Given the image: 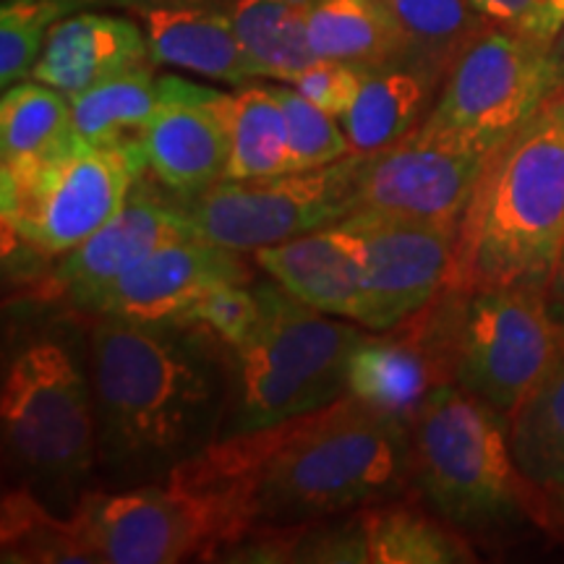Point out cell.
<instances>
[{
    "label": "cell",
    "mask_w": 564,
    "mask_h": 564,
    "mask_svg": "<svg viewBox=\"0 0 564 564\" xmlns=\"http://www.w3.org/2000/svg\"><path fill=\"white\" fill-rule=\"evenodd\" d=\"M194 238L186 223L171 209L165 196L141 178L129 202L97 228L87 241L58 257V264L47 285L66 295L74 308H82L91 295L108 288L141 259L150 257L160 246Z\"/></svg>",
    "instance_id": "ac0fdd59"
},
{
    "label": "cell",
    "mask_w": 564,
    "mask_h": 564,
    "mask_svg": "<svg viewBox=\"0 0 564 564\" xmlns=\"http://www.w3.org/2000/svg\"><path fill=\"white\" fill-rule=\"evenodd\" d=\"M144 175L139 141L100 147L79 137L40 158L0 165L6 241L63 257L102 228Z\"/></svg>",
    "instance_id": "52a82bcc"
},
{
    "label": "cell",
    "mask_w": 564,
    "mask_h": 564,
    "mask_svg": "<svg viewBox=\"0 0 564 564\" xmlns=\"http://www.w3.org/2000/svg\"><path fill=\"white\" fill-rule=\"evenodd\" d=\"M564 246V89L499 147L457 230L449 288H539Z\"/></svg>",
    "instance_id": "3957f363"
},
{
    "label": "cell",
    "mask_w": 564,
    "mask_h": 564,
    "mask_svg": "<svg viewBox=\"0 0 564 564\" xmlns=\"http://www.w3.org/2000/svg\"><path fill=\"white\" fill-rule=\"evenodd\" d=\"M364 249V291L356 324L387 333L426 308L449 285L457 230L382 209L343 220Z\"/></svg>",
    "instance_id": "7c38bea8"
},
{
    "label": "cell",
    "mask_w": 564,
    "mask_h": 564,
    "mask_svg": "<svg viewBox=\"0 0 564 564\" xmlns=\"http://www.w3.org/2000/svg\"><path fill=\"white\" fill-rule=\"evenodd\" d=\"M546 68H549V87L554 91L564 89V24L560 32L554 34V40L546 47Z\"/></svg>",
    "instance_id": "d590c367"
},
{
    "label": "cell",
    "mask_w": 564,
    "mask_h": 564,
    "mask_svg": "<svg viewBox=\"0 0 564 564\" xmlns=\"http://www.w3.org/2000/svg\"><path fill=\"white\" fill-rule=\"evenodd\" d=\"M465 295L447 285L426 308L394 329L373 335L366 329L350 352L348 394L413 423L436 387L455 384Z\"/></svg>",
    "instance_id": "4fadbf2b"
},
{
    "label": "cell",
    "mask_w": 564,
    "mask_h": 564,
    "mask_svg": "<svg viewBox=\"0 0 564 564\" xmlns=\"http://www.w3.org/2000/svg\"><path fill=\"white\" fill-rule=\"evenodd\" d=\"M510 449L518 474L533 489L564 486V335L554 361L510 415Z\"/></svg>",
    "instance_id": "cb8c5ba5"
},
{
    "label": "cell",
    "mask_w": 564,
    "mask_h": 564,
    "mask_svg": "<svg viewBox=\"0 0 564 564\" xmlns=\"http://www.w3.org/2000/svg\"><path fill=\"white\" fill-rule=\"evenodd\" d=\"M474 6L494 26L518 32L546 47L564 24L556 0H474Z\"/></svg>",
    "instance_id": "e575fe53"
},
{
    "label": "cell",
    "mask_w": 564,
    "mask_h": 564,
    "mask_svg": "<svg viewBox=\"0 0 564 564\" xmlns=\"http://www.w3.org/2000/svg\"><path fill=\"white\" fill-rule=\"evenodd\" d=\"M167 481L212 499L232 544L251 528L306 525L403 497L413 489L411 421L345 394L303 419L217 440Z\"/></svg>",
    "instance_id": "6da1fadb"
},
{
    "label": "cell",
    "mask_w": 564,
    "mask_h": 564,
    "mask_svg": "<svg viewBox=\"0 0 564 564\" xmlns=\"http://www.w3.org/2000/svg\"><path fill=\"white\" fill-rule=\"evenodd\" d=\"M253 262L293 299L356 322L364 291V249L343 223L253 251Z\"/></svg>",
    "instance_id": "ffe728a7"
},
{
    "label": "cell",
    "mask_w": 564,
    "mask_h": 564,
    "mask_svg": "<svg viewBox=\"0 0 564 564\" xmlns=\"http://www.w3.org/2000/svg\"><path fill=\"white\" fill-rule=\"evenodd\" d=\"M549 306L556 316V322L564 324V246L560 253V262H556V270L552 274V282H549Z\"/></svg>",
    "instance_id": "8d00e7d4"
},
{
    "label": "cell",
    "mask_w": 564,
    "mask_h": 564,
    "mask_svg": "<svg viewBox=\"0 0 564 564\" xmlns=\"http://www.w3.org/2000/svg\"><path fill=\"white\" fill-rule=\"evenodd\" d=\"M556 512H560L564 518V486L560 491H556Z\"/></svg>",
    "instance_id": "74e56055"
},
{
    "label": "cell",
    "mask_w": 564,
    "mask_h": 564,
    "mask_svg": "<svg viewBox=\"0 0 564 564\" xmlns=\"http://www.w3.org/2000/svg\"><path fill=\"white\" fill-rule=\"evenodd\" d=\"M87 0H3L0 9V84L32 76L47 34L61 19L82 9Z\"/></svg>",
    "instance_id": "4dcf8cb0"
},
{
    "label": "cell",
    "mask_w": 564,
    "mask_h": 564,
    "mask_svg": "<svg viewBox=\"0 0 564 564\" xmlns=\"http://www.w3.org/2000/svg\"><path fill=\"white\" fill-rule=\"evenodd\" d=\"M272 89L288 118L291 173L316 171V167L333 165L352 154L343 123H337L335 116L316 108L312 100H306L295 87H288L285 82L272 84Z\"/></svg>",
    "instance_id": "1f68e13d"
},
{
    "label": "cell",
    "mask_w": 564,
    "mask_h": 564,
    "mask_svg": "<svg viewBox=\"0 0 564 564\" xmlns=\"http://www.w3.org/2000/svg\"><path fill=\"white\" fill-rule=\"evenodd\" d=\"M556 3H560V11H562V17H564V0H556Z\"/></svg>",
    "instance_id": "f35d334b"
},
{
    "label": "cell",
    "mask_w": 564,
    "mask_h": 564,
    "mask_svg": "<svg viewBox=\"0 0 564 564\" xmlns=\"http://www.w3.org/2000/svg\"><path fill=\"white\" fill-rule=\"evenodd\" d=\"M474 554L436 514L392 502L293 525L285 562L345 564H460Z\"/></svg>",
    "instance_id": "5bb4252c"
},
{
    "label": "cell",
    "mask_w": 564,
    "mask_h": 564,
    "mask_svg": "<svg viewBox=\"0 0 564 564\" xmlns=\"http://www.w3.org/2000/svg\"><path fill=\"white\" fill-rule=\"evenodd\" d=\"M160 108L139 133L147 173L171 194L207 192L228 173L230 95L181 76H160Z\"/></svg>",
    "instance_id": "2e32d148"
},
{
    "label": "cell",
    "mask_w": 564,
    "mask_h": 564,
    "mask_svg": "<svg viewBox=\"0 0 564 564\" xmlns=\"http://www.w3.org/2000/svg\"><path fill=\"white\" fill-rule=\"evenodd\" d=\"M0 552L6 564L97 562L70 514H55L37 494L6 491L0 507Z\"/></svg>",
    "instance_id": "f1b7e54d"
},
{
    "label": "cell",
    "mask_w": 564,
    "mask_h": 564,
    "mask_svg": "<svg viewBox=\"0 0 564 564\" xmlns=\"http://www.w3.org/2000/svg\"><path fill=\"white\" fill-rule=\"evenodd\" d=\"M564 324L539 288H489L465 295L455 384L502 415L514 413L554 361Z\"/></svg>",
    "instance_id": "30bf717a"
},
{
    "label": "cell",
    "mask_w": 564,
    "mask_h": 564,
    "mask_svg": "<svg viewBox=\"0 0 564 564\" xmlns=\"http://www.w3.org/2000/svg\"><path fill=\"white\" fill-rule=\"evenodd\" d=\"M405 34V66L440 91L457 58L494 26L474 0H392Z\"/></svg>",
    "instance_id": "d4e9b609"
},
{
    "label": "cell",
    "mask_w": 564,
    "mask_h": 564,
    "mask_svg": "<svg viewBox=\"0 0 564 564\" xmlns=\"http://www.w3.org/2000/svg\"><path fill=\"white\" fill-rule=\"evenodd\" d=\"M369 154H348L316 171L272 178H223L207 192L178 196L162 188L194 238L232 251H257L343 223L361 204Z\"/></svg>",
    "instance_id": "ba28073f"
},
{
    "label": "cell",
    "mask_w": 564,
    "mask_h": 564,
    "mask_svg": "<svg viewBox=\"0 0 564 564\" xmlns=\"http://www.w3.org/2000/svg\"><path fill=\"white\" fill-rule=\"evenodd\" d=\"M68 100L76 137L100 147L123 144L139 141L141 129L160 108L162 82L154 76V63H147Z\"/></svg>",
    "instance_id": "83f0119b"
},
{
    "label": "cell",
    "mask_w": 564,
    "mask_h": 564,
    "mask_svg": "<svg viewBox=\"0 0 564 564\" xmlns=\"http://www.w3.org/2000/svg\"><path fill=\"white\" fill-rule=\"evenodd\" d=\"M87 369L97 468L112 489L167 481L220 440L228 348L202 327L95 316Z\"/></svg>",
    "instance_id": "7a4b0ae2"
},
{
    "label": "cell",
    "mask_w": 564,
    "mask_h": 564,
    "mask_svg": "<svg viewBox=\"0 0 564 564\" xmlns=\"http://www.w3.org/2000/svg\"><path fill=\"white\" fill-rule=\"evenodd\" d=\"M253 288L262 322L228 350L230 394L220 440L264 432L345 398L350 352L366 335L361 324L316 312L274 280Z\"/></svg>",
    "instance_id": "277c9868"
},
{
    "label": "cell",
    "mask_w": 564,
    "mask_h": 564,
    "mask_svg": "<svg viewBox=\"0 0 564 564\" xmlns=\"http://www.w3.org/2000/svg\"><path fill=\"white\" fill-rule=\"evenodd\" d=\"M494 154L434 144L408 133L400 144L366 158L358 209L460 228Z\"/></svg>",
    "instance_id": "9a60e30c"
},
{
    "label": "cell",
    "mask_w": 564,
    "mask_h": 564,
    "mask_svg": "<svg viewBox=\"0 0 564 564\" xmlns=\"http://www.w3.org/2000/svg\"><path fill=\"white\" fill-rule=\"evenodd\" d=\"M76 137L70 100L42 82H19L0 100V165L32 160Z\"/></svg>",
    "instance_id": "f546056e"
},
{
    "label": "cell",
    "mask_w": 564,
    "mask_h": 564,
    "mask_svg": "<svg viewBox=\"0 0 564 564\" xmlns=\"http://www.w3.org/2000/svg\"><path fill=\"white\" fill-rule=\"evenodd\" d=\"M3 449L47 507L79 502L97 468V413L89 369L53 337L24 345L6 369ZM74 512V505H70Z\"/></svg>",
    "instance_id": "5b68a950"
},
{
    "label": "cell",
    "mask_w": 564,
    "mask_h": 564,
    "mask_svg": "<svg viewBox=\"0 0 564 564\" xmlns=\"http://www.w3.org/2000/svg\"><path fill=\"white\" fill-rule=\"evenodd\" d=\"M230 160L225 178L253 181L291 173L285 110L272 84H243L228 97Z\"/></svg>",
    "instance_id": "4316f807"
},
{
    "label": "cell",
    "mask_w": 564,
    "mask_h": 564,
    "mask_svg": "<svg viewBox=\"0 0 564 564\" xmlns=\"http://www.w3.org/2000/svg\"><path fill=\"white\" fill-rule=\"evenodd\" d=\"M364 84V68L350 66V63L316 58L291 82V87L301 91L306 100L322 108L329 116L343 118L352 108L358 91Z\"/></svg>",
    "instance_id": "836d02e7"
},
{
    "label": "cell",
    "mask_w": 564,
    "mask_h": 564,
    "mask_svg": "<svg viewBox=\"0 0 564 564\" xmlns=\"http://www.w3.org/2000/svg\"><path fill=\"white\" fill-rule=\"evenodd\" d=\"M308 45L316 58L364 70L405 66V34L392 0H308Z\"/></svg>",
    "instance_id": "7402d4cb"
},
{
    "label": "cell",
    "mask_w": 564,
    "mask_h": 564,
    "mask_svg": "<svg viewBox=\"0 0 564 564\" xmlns=\"http://www.w3.org/2000/svg\"><path fill=\"white\" fill-rule=\"evenodd\" d=\"M436 89L408 66L364 70L352 108L340 118L352 154H377L400 144L423 121Z\"/></svg>",
    "instance_id": "603a6c76"
},
{
    "label": "cell",
    "mask_w": 564,
    "mask_h": 564,
    "mask_svg": "<svg viewBox=\"0 0 564 564\" xmlns=\"http://www.w3.org/2000/svg\"><path fill=\"white\" fill-rule=\"evenodd\" d=\"M413 489L455 528H491L520 514L523 476L512 460L510 419L442 384L411 423Z\"/></svg>",
    "instance_id": "8992f818"
},
{
    "label": "cell",
    "mask_w": 564,
    "mask_h": 564,
    "mask_svg": "<svg viewBox=\"0 0 564 564\" xmlns=\"http://www.w3.org/2000/svg\"><path fill=\"white\" fill-rule=\"evenodd\" d=\"M306 17L308 0H230L232 30L262 79L291 84L316 61Z\"/></svg>",
    "instance_id": "484cf974"
},
{
    "label": "cell",
    "mask_w": 564,
    "mask_h": 564,
    "mask_svg": "<svg viewBox=\"0 0 564 564\" xmlns=\"http://www.w3.org/2000/svg\"><path fill=\"white\" fill-rule=\"evenodd\" d=\"M70 518L97 562L108 564L212 560L225 544L223 514L215 502L173 481L84 491Z\"/></svg>",
    "instance_id": "8fae6325"
},
{
    "label": "cell",
    "mask_w": 564,
    "mask_h": 564,
    "mask_svg": "<svg viewBox=\"0 0 564 564\" xmlns=\"http://www.w3.org/2000/svg\"><path fill=\"white\" fill-rule=\"evenodd\" d=\"M141 17L152 61L243 87L259 79V70L232 30L230 6L212 0H129Z\"/></svg>",
    "instance_id": "d6986e66"
},
{
    "label": "cell",
    "mask_w": 564,
    "mask_h": 564,
    "mask_svg": "<svg viewBox=\"0 0 564 564\" xmlns=\"http://www.w3.org/2000/svg\"><path fill=\"white\" fill-rule=\"evenodd\" d=\"M147 63H154L150 42L137 21L110 13H70L47 34L32 79L74 97Z\"/></svg>",
    "instance_id": "44dd1931"
},
{
    "label": "cell",
    "mask_w": 564,
    "mask_h": 564,
    "mask_svg": "<svg viewBox=\"0 0 564 564\" xmlns=\"http://www.w3.org/2000/svg\"><path fill=\"white\" fill-rule=\"evenodd\" d=\"M549 95L546 45L489 26L457 58L411 137L494 154Z\"/></svg>",
    "instance_id": "9c48e42d"
},
{
    "label": "cell",
    "mask_w": 564,
    "mask_h": 564,
    "mask_svg": "<svg viewBox=\"0 0 564 564\" xmlns=\"http://www.w3.org/2000/svg\"><path fill=\"white\" fill-rule=\"evenodd\" d=\"M241 253L202 238L165 243L100 293L91 295L82 308L95 316L171 322L215 285L223 282L249 285L253 272Z\"/></svg>",
    "instance_id": "e0dca14e"
},
{
    "label": "cell",
    "mask_w": 564,
    "mask_h": 564,
    "mask_svg": "<svg viewBox=\"0 0 564 564\" xmlns=\"http://www.w3.org/2000/svg\"><path fill=\"white\" fill-rule=\"evenodd\" d=\"M171 322L192 324L209 333L225 348H238L257 333L262 322V299L246 282H223L196 299L186 312Z\"/></svg>",
    "instance_id": "d6a6232c"
}]
</instances>
